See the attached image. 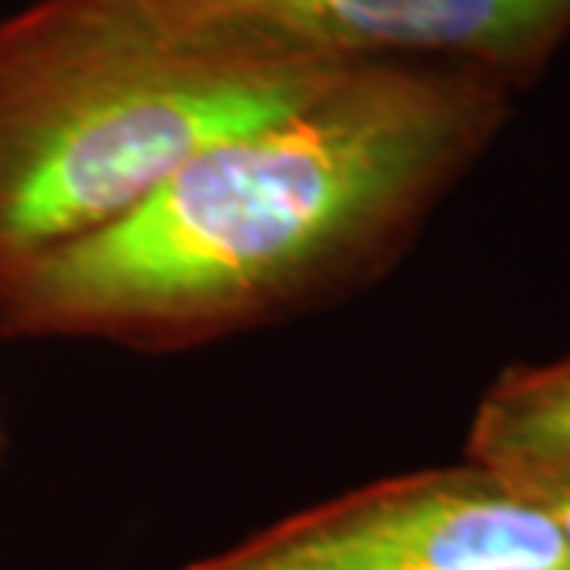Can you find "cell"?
<instances>
[{
    "label": "cell",
    "instance_id": "6da1fadb",
    "mask_svg": "<svg viewBox=\"0 0 570 570\" xmlns=\"http://www.w3.org/2000/svg\"><path fill=\"white\" fill-rule=\"evenodd\" d=\"M513 102L456 63H348L115 225L3 269L0 336L168 355L333 305L406 254Z\"/></svg>",
    "mask_w": 570,
    "mask_h": 570
},
{
    "label": "cell",
    "instance_id": "7a4b0ae2",
    "mask_svg": "<svg viewBox=\"0 0 570 570\" xmlns=\"http://www.w3.org/2000/svg\"><path fill=\"white\" fill-rule=\"evenodd\" d=\"M348 63L178 0H32L0 17V273L115 225L200 149Z\"/></svg>",
    "mask_w": 570,
    "mask_h": 570
},
{
    "label": "cell",
    "instance_id": "3957f363",
    "mask_svg": "<svg viewBox=\"0 0 570 570\" xmlns=\"http://www.w3.org/2000/svg\"><path fill=\"white\" fill-rule=\"evenodd\" d=\"M178 570H570L549 513L463 460L288 513Z\"/></svg>",
    "mask_w": 570,
    "mask_h": 570
},
{
    "label": "cell",
    "instance_id": "277c9868",
    "mask_svg": "<svg viewBox=\"0 0 570 570\" xmlns=\"http://www.w3.org/2000/svg\"><path fill=\"white\" fill-rule=\"evenodd\" d=\"M340 61L469 67L517 96L570 39V0H178Z\"/></svg>",
    "mask_w": 570,
    "mask_h": 570
},
{
    "label": "cell",
    "instance_id": "5b68a950",
    "mask_svg": "<svg viewBox=\"0 0 570 570\" xmlns=\"http://www.w3.org/2000/svg\"><path fill=\"white\" fill-rule=\"evenodd\" d=\"M466 460L498 472L570 460V355L498 374L472 415Z\"/></svg>",
    "mask_w": 570,
    "mask_h": 570
},
{
    "label": "cell",
    "instance_id": "8992f818",
    "mask_svg": "<svg viewBox=\"0 0 570 570\" xmlns=\"http://www.w3.org/2000/svg\"><path fill=\"white\" fill-rule=\"evenodd\" d=\"M501 475H508L517 489L549 513L554 530L561 532L570 551V460L523 469V472H501Z\"/></svg>",
    "mask_w": 570,
    "mask_h": 570
},
{
    "label": "cell",
    "instance_id": "52a82bcc",
    "mask_svg": "<svg viewBox=\"0 0 570 570\" xmlns=\"http://www.w3.org/2000/svg\"><path fill=\"white\" fill-rule=\"evenodd\" d=\"M7 450H10V438H7V428L0 422V463H3V456H7Z\"/></svg>",
    "mask_w": 570,
    "mask_h": 570
}]
</instances>
